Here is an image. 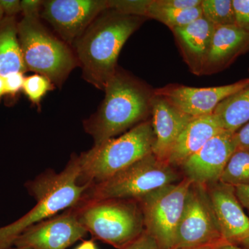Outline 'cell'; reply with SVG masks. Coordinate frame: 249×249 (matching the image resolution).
Here are the masks:
<instances>
[{"label":"cell","instance_id":"cell-1","mask_svg":"<svg viewBox=\"0 0 249 249\" xmlns=\"http://www.w3.org/2000/svg\"><path fill=\"white\" fill-rule=\"evenodd\" d=\"M147 19L112 9L100 14L73 45L83 78L104 90L117 70L124 44Z\"/></svg>","mask_w":249,"mask_h":249},{"label":"cell","instance_id":"cell-2","mask_svg":"<svg viewBox=\"0 0 249 249\" xmlns=\"http://www.w3.org/2000/svg\"><path fill=\"white\" fill-rule=\"evenodd\" d=\"M98 110L83 122L85 132L98 145L148 120L155 89L118 67L105 88Z\"/></svg>","mask_w":249,"mask_h":249},{"label":"cell","instance_id":"cell-3","mask_svg":"<svg viewBox=\"0 0 249 249\" xmlns=\"http://www.w3.org/2000/svg\"><path fill=\"white\" fill-rule=\"evenodd\" d=\"M79 175V160L76 156L61 173L48 171L26 183L37 204L20 219L0 228V249H11L16 237L28 227L79 204L90 187L78 183Z\"/></svg>","mask_w":249,"mask_h":249},{"label":"cell","instance_id":"cell-4","mask_svg":"<svg viewBox=\"0 0 249 249\" xmlns=\"http://www.w3.org/2000/svg\"><path fill=\"white\" fill-rule=\"evenodd\" d=\"M155 135L151 120L134 126L119 137L109 139L78 156V183L101 182L142 157L152 153Z\"/></svg>","mask_w":249,"mask_h":249},{"label":"cell","instance_id":"cell-5","mask_svg":"<svg viewBox=\"0 0 249 249\" xmlns=\"http://www.w3.org/2000/svg\"><path fill=\"white\" fill-rule=\"evenodd\" d=\"M78 220L93 238L124 249L145 231L139 201L103 199L80 201L73 207Z\"/></svg>","mask_w":249,"mask_h":249},{"label":"cell","instance_id":"cell-6","mask_svg":"<svg viewBox=\"0 0 249 249\" xmlns=\"http://www.w3.org/2000/svg\"><path fill=\"white\" fill-rule=\"evenodd\" d=\"M18 39L27 70L49 78L62 86L79 66L74 52L66 42L50 32L40 17H23L18 24Z\"/></svg>","mask_w":249,"mask_h":249},{"label":"cell","instance_id":"cell-7","mask_svg":"<svg viewBox=\"0 0 249 249\" xmlns=\"http://www.w3.org/2000/svg\"><path fill=\"white\" fill-rule=\"evenodd\" d=\"M183 174L153 153L145 156L112 177L91 185L81 201L103 199L139 200L151 192L179 182Z\"/></svg>","mask_w":249,"mask_h":249},{"label":"cell","instance_id":"cell-8","mask_svg":"<svg viewBox=\"0 0 249 249\" xmlns=\"http://www.w3.org/2000/svg\"><path fill=\"white\" fill-rule=\"evenodd\" d=\"M183 177L179 182L167 185L142 196L139 201L145 230L160 249H173L187 195L192 184Z\"/></svg>","mask_w":249,"mask_h":249},{"label":"cell","instance_id":"cell-9","mask_svg":"<svg viewBox=\"0 0 249 249\" xmlns=\"http://www.w3.org/2000/svg\"><path fill=\"white\" fill-rule=\"evenodd\" d=\"M227 242L223 237L206 186L192 183L173 249L215 248Z\"/></svg>","mask_w":249,"mask_h":249},{"label":"cell","instance_id":"cell-10","mask_svg":"<svg viewBox=\"0 0 249 249\" xmlns=\"http://www.w3.org/2000/svg\"><path fill=\"white\" fill-rule=\"evenodd\" d=\"M107 0H48L42 1L40 17L67 45H73L100 14Z\"/></svg>","mask_w":249,"mask_h":249},{"label":"cell","instance_id":"cell-11","mask_svg":"<svg viewBox=\"0 0 249 249\" xmlns=\"http://www.w3.org/2000/svg\"><path fill=\"white\" fill-rule=\"evenodd\" d=\"M73 208L28 227L16 237L15 247L67 249L88 233Z\"/></svg>","mask_w":249,"mask_h":249},{"label":"cell","instance_id":"cell-12","mask_svg":"<svg viewBox=\"0 0 249 249\" xmlns=\"http://www.w3.org/2000/svg\"><path fill=\"white\" fill-rule=\"evenodd\" d=\"M237 150L233 132L223 130L180 167L183 177L206 186L219 181L226 165Z\"/></svg>","mask_w":249,"mask_h":249},{"label":"cell","instance_id":"cell-13","mask_svg":"<svg viewBox=\"0 0 249 249\" xmlns=\"http://www.w3.org/2000/svg\"><path fill=\"white\" fill-rule=\"evenodd\" d=\"M249 84V78H247L232 84L210 88L170 84L157 88L154 91L187 115L197 118L213 114L214 109L223 100Z\"/></svg>","mask_w":249,"mask_h":249},{"label":"cell","instance_id":"cell-14","mask_svg":"<svg viewBox=\"0 0 249 249\" xmlns=\"http://www.w3.org/2000/svg\"><path fill=\"white\" fill-rule=\"evenodd\" d=\"M206 188L224 240L240 243L249 231V218L236 196L235 187L218 181Z\"/></svg>","mask_w":249,"mask_h":249},{"label":"cell","instance_id":"cell-15","mask_svg":"<svg viewBox=\"0 0 249 249\" xmlns=\"http://www.w3.org/2000/svg\"><path fill=\"white\" fill-rule=\"evenodd\" d=\"M151 116L155 135L152 153L158 160L167 162L178 137L195 118L187 115L163 96L155 93L151 101Z\"/></svg>","mask_w":249,"mask_h":249},{"label":"cell","instance_id":"cell-16","mask_svg":"<svg viewBox=\"0 0 249 249\" xmlns=\"http://www.w3.org/2000/svg\"><path fill=\"white\" fill-rule=\"evenodd\" d=\"M249 52V31L235 25L214 27L202 76L224 71Z\"/></svg>","mask_w":249,"mask_h":249},{"label":"cell","instance_id":"cell-17","mask_svg":"<svg viewBox=\"0 0 249 249\" xmlns=\"http://www.w3.org/2000/svg\"><path fill=\"white\" fill-rule=\"evenodd\" d=\"M214 30L213 24L203 17L171 30L183 61L196 76H202Z\"/></svg>","mask_w":249,"mask_h":249},{"label":"cell","instance_id":"cell-18","mask_svg":"<svg viewBox=\"0 0 249 249\" xmlns=\"http://www.w3.org/2000/svg\"><path fill=\"white\" fill-rule=\"evenodd\" d=\"M224 130L213 114L195 118L182 131L170 152L168 163L178 168L214 135Z\"/></svg>","mask_w":249,"mask_h":249},{"label":"cell","instance_id":"cell-19","mask_svg":"<svg viewBox=\"0 0 249 249\" xmlns=\"http://www.w3.org/2000/svg\"><path fill=\"white\" fill-rule=\"evenodd\" d=\"M16 16H5L0 22V76L27 71L18 39Z\"/></svg>","mask_w":249,"mask_h":249},{"label":"cell","instance_id":"cell-20","mask_svg":"<svg viewBox=\"0 0 249 249\" xmlns=\"http://www.w3.org/2000/svg\"><path fill=\"white\" fill-rule=\"evenodd\" d=\"M213 114L223 129L233 133L249 122V84L223 100Z\"/></svg>","mask_w":249,"mask_h":249},{"label":"cell","instance_id":"cell-21","mask_svg":"<svg viewBox=\"0 0 249 249\" xmlns=\"http://www.w3.org/2000/svg\"><path fill=\"white\" fill-rule=\"evenodd\" d=\"M201 17V5L191 9H165L157 6L155 0H150L146 14L147 19L159 21L167 26L170 30L185 27Z\"/></svg>","mask_w":249,"mask_h":249},{"label":"cell","instance_id":"cell-22","mask_svg":"<svg viewBox=\"0 0 249 249\" xmlns=\"http://www.w3.org/2000/svg\"><path fill=\"white\" fill-rule=\"evenodd\" d=\"M219 181L234 187L249 185V151L236 150L226 165Z\"/></svg>","mask_w":249,"mask_h":249},{"label":"cell","instance_id":"cell-23","mask_svg":"<svg viewBox=\"0 0 249 249\" xmlns=\"http://www.w3.org/2000/svg\"><path fill=\"white\" fill-rule=\"evenodd\" d=\"M202 17L214 27L235 25L232 0H201Z\"/></svg>","mask_w":249,"mask_h":249},{"label":"cell","instance_id":"cell-24","mask_svg":"<svg viewBox=\"0 0 249 249\" xmlns=\"http://www.w3.org/2000/svg\"><path fill=\"white\" fill-rule=\"evenodd\" d=\"M54 86L47 77L36 73L25 78L23 91L31 103L38 106L46 93L54 89Z\"/></svg>","mask_w":249,"mask_h":249},{"label":"cell","instance_id":"cell-25","mask_svg":"<svg viewBox=\"0 0 249 249\" xmlns=\"http://www.w3.org/2000/svg\"><path fill=\"white\" fill-rule=\"evenodd\" d=\"M150 2V0H107L108 9L145 18Z\"/></svg>","mask_w":249,"mask_h":249},{"label":"cell","instance_id":"cell-26","mask_svg":"<svg viewBox=\"0 0 249 249\" xmlns=\"http://www.w3.org/2000/svg\"><path fill=\"white\" fill-rule=\"evenodd\" d=\"M237 27L249 31V0H232Z\"/></svg>","mask_w":249,"mask_h":249},{"label":"cell","instance_id":"cell-27","mask_svg":"<svg viewBox=\"0 0 249 249\" xmlns=\"http://www.w3.org/2000/svg\"><path fill=\"white\" fill-rule=\"evenodd\" d=\"M4 78V94L8 95L11 97H16L21 90H23L25 77L24 73H11Z\"/></svg>","mask_w":249,"mask_h":249},{"label":"cell","instance_id":"cell-28","mask_svg":"<svg viewBox=\"0 0 249 249\" xmlns=\"http://www.w3.org/2000/svg\"><path fill=\"white\" fill-rule=\"evenodd\" d=\"M156 4L165 9H191L200 6L201 0H155Z\"/></svg>","mask_w":249,"mask_h":249},{"label":"cell","instance_id":"cell-29","mask_svg":"<svg viewBox=\"0 0 249 249\" xmlns=\"http://www.w3.org/2000/svg\"><path fill=\"white\" fill-rule=\"evenodd\" d=\"M124 249H160L155 239L145 230L142 235Z\"/></svg>","mask_w":249,"mask_h":249},{"label":"cell","instance_id":"cell-30","mask_svg":"<svg viewBox=\"0 0 249 249\" xmlns=\"http://www.w3.org/2000/svg\"><path fill=\"white\" fill-rule=\"evenodd\" d=\"M42 1L38 0H23L21 9L24 17H40Z\"/></svg>","mask_w":249,"mask_h":249},{"label":"cell","instance_id":"cell-31","mask_svg":"<svg viewBox=\"0 0 249 249\" xmlns=\"http://www.w3.org/2000/svg\"><path fill=\"white\" fill-rule=\"evenodd\" d=\"M237 150L249 151V122L234 132Z\"/></svg>","mask_w":249,"mask_h":249},{"label":"cell","instance_id":"cell-32","mask_svg":"<svg viewBox=\"0 0 249 249\" xmlns=\"http://www.w3.org/2000/svg\"><path fill=\"white\" fill-rule=\"evenodd\" d=\"M0 5L6 16L13 17L22 12L20 1L18 0H0Z\"/></svg>","mask_w":249,"mask_h":249},{"label":"cell","instance_id":"cell-33","mask_svg":"<svg viewBox=\"0 0 249 249\" xmlns=\"http://www.w3.org/2000/svg\"><path fill=\"white\" fill-rule=\"evenodd\" d=\"M235 194L240 204L249 211V185L235 187Z\"/></svg>","mask_w":249,"mask_h":249},{"label":"cell","instance_id":"cell-34","mask_svg":"<svg viewBox=\"0 0 249 249\" xmlns=\"http://www.w3.org/2000/svg\"><path fill=\"white\" fill-rule=\"evenodd\" d=\"M76 249H98L93 240L83 241Z\"/></svg>","mask_w":249,"mask_h":249},{"label":"cell","instance_id":"cell-35","mask_svg":"<svg viewBox=\"0 0 249 249\" xmlns=\"http://www.w3.org/2000/svg\"><path fill=\"white\" fill-rule=\"evenodd\" d=\"M214 249H247L240 248V247H237V245H235V244L229 243V242H227V243L222 244V245H220L216 247Z\"/></svg>","mask_w":249,"mask_h":249},{"label":"cell","instance_id":"cell-36","mask_svg":"<svg viewBox=\"0 0 249 249\" xmlns=\"http://www.w3.org/2000/svg\"><path fill=\"white\" fill-rule=\"evenodd\" d=\"M4 94V78L0 76V100Z\"/></svg>","mask_w":249,"mask_h":249},{"label":"cell","instance_id":"cell-37","mask_svg":"<svg viewBox=\"0 0 249 249\" xmlns=\"http://www.w3.org/2000/svg\"><path fill=\"white\" fill-rule=\"evenodd\" d=\"M240 243L242 244L243 245H245L246 249H249V238L245 239V240L242 241Z\"/></svg>","mask_w":249,"mask_h":249},{"label":"cell","instance_id":"cell-38","mask_svg":"<svg viewBox=\"0 0 249 249\" xmlns=\"http://www.w3.org/2000/svg\"><path fill=\"white\" fill-rule=\"evenodd\" d=\"M4 11H3L2 8H1V5H0V22L4 18Z\"/></svg>","mask_w":249,"mask_h":249},{"label":"cell","instance_id":"cell-39","mask_svg":"<svg viewBox=\"0 0 249 249\" xmlns=\"http://www.w3.org/2000/svg\"><path fill=\"white\" fill-rule=\"evenodd\" d=\"M187 249H214L213 247H202V248Z\"/></svg>","mask_w":249,"mask_h":249},{"label":"cell","instance_id":"cell-40","mask_svg":"<svg viewBox=\"0 0 249 249\" xmlns=\"http://www.w3.org/2000/svg\"><path fill=\"white\" fill-rule=\"evenodd\" d=\"M249 229L248 231H247V234H246L245 237V238H244V240H245V239H247V238H249ZM243 240H242V241H243Z\"/></svg>","mask_w":249,"mask_h":249},{"label":"cell","instance_id":"cell-41","mask_svg":"<svg viewBox=\"0 0 249 249\" xmlns=\"http://www.w3.org/2000/svg\"><path fill=\"white\" fill-rule=\"evenodd\" d=\"M31 249V248H19V247H15V248L14 249H12V248H11V249Z\"/></svg>","mask_w":249,"mask_h":249}]
</instances>
